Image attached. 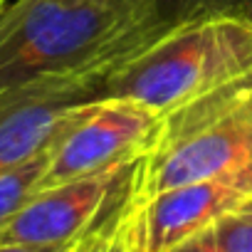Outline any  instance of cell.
<instances>
[{
    "mask_svg": "<svg viewBox=\"0 0 252 252\" xmlns=\"http://www.w3.org/2000/svg\"><path fill=\"white\" fill-rule=\"evenodd\" d=\"M144 156L89 176L37 190L23 210L0 227V245H64L77 240L141 176Z\"/></svg>",
    "mask_w": 252,
    "mask_h": 252,
    "instance_id": "obj_6",
    "label": "cell"
},
{
    "mask_svg": "<svg viewBox=\"0 0 252 252\" xmlns=\"http://www.w3.org/2000/svg\"><path fill=\"white\" fill-rule=\"evenodd\" d=\"M121 60L42 74L0 89V173L55 146L104 96L109 72Z\"/></svg>",
    "mask_w": 252,
    "mask_h": 252,
    "instance_id": "obj_4",
    "label": "cell"
},
{
    "mask_svg": "<svg viewBox=\"0 0 252 252\" xmlns=\"http://www.w3.org/2000/svg\"><path fill=\"white\" fill-rule=\"evenodd\" d=\"M168 23L158 8L79 0H8L0 8V89L121 60Z\"/></svg>",
    "mask_w": 252,
    "mask_h": 252,
    "instance_id": "obj_1",
    "label": "cell"
},
{
    "mask_svg": "<svg viewBox=\"0 0 252 252\" xmlns=\"http://www.w3.org/2000/svg\"><path fill=\"white\" fill-rule=\"evenodd\" d=\"M5 3H8V0H0V8H3V5H5Z\"/></svg>",
    "mask_w": 252,
    "mask_h": 252,
    "instance_id": "obj_15",
    "label": "cell"
},
{
    "mask_svg": "<svg viewBox=\"0 0 252 252\" xmlns=\"http://www.w3.org/2000/svg\"><path fill=\"white\" fill-rule=\"evenodd\" d=\"M220 252H252V200L225 213L215 225Z\"/></svg>",
    "mask_w": 252,
    "mask_h": 252,
    "instance_id": "obj_10",
    "label": "cell"
},
{
    "mask_svg": "<svg viewBox=\"0 0 252 252\" xmlns=\"http://www.w3.org/2000/svg\"><path fill=\"white\" fill-rule=\"evenodd\" d=\"M203 13H232L252 20V0H161V20L166 23Z\"/></svg>",
    "mask_w": 252,
    "mask_h": 252,
    "instance_id": "obj_11",
    "label": "cell"
},
{
    "mask_svg": "<svg viewBox=\"0 0 252 252\" xmlns=\"http://www.w3.org/2000/svg\"><path fill=\"white\" fill-rule=\"evenodd\" d=\"M52 151L55 146L0 173V227L10 218H15L23 210V205L40 190V183L52 161Z\"/></svg>",
    "mask_w": 252,
    "mask_h": 252,
    "instance_id": "obj_9",
    "label": "cell"
},
{
    "mask_svg": "<svg viewBox=\"0 0 252 252\" xmlns=\"http://www.w3.org/2000/svg\"><path fill=\"white\" fill-rule=\"evenodd\" d=\"M250 200H252V195H250Z\"/></svg>",
    "mask_w": 252,
    "mask_h": 252,
    "instance_id": "obj_16",
    "label": "cell"
},
{
    "mask_svg": "<svg viewBox=\"0 0 252 252\" xmlns=\"http://www.w3.org/2000/svg\"><path fill=\"white\" fill-rule=\"evenodd\" d=\"M252 166V74L163 116L141 163V198Z\"/></svg>",
    "mask_w": 252,
    "mask_h": 252,
    "instance_id": "obj_3",
    "label": "cell"
},
{
    "mask_svg": "<svg viewBox=\"0 0 252 252\" xmlns=\"http://www.w3.org/2000/svg\"><path fill=\"white\" fill-rule=\"evenodd\" d=\"M163 116L121 96H101L55 144L42 188L89 176L146 156L158 136Z\"/></svg>",
    "mask_w": 252,
    "mask_h": 252,
    "instance_id": "obj_5",
    "label": "cell"
},
{
    "mask_svg": "<svg viewBox=\"0 0 252 252\" xmlns=\"http://www.w3.org/2000/svg\"><path fill=\"white\" fill-rule=\"evenodd\" d=\"M79 3H101V5H141V8H158L161 0H79Z\"/></svg>",
    "mask_w": 252,
    "mask_h": 252,
    "instance_id": "obj_14",
    "label": "cell"
},
{
    "mask_svg": "<svg viewBox=\"0 0 252 252\" xmlns=\"http://www.w3.org/2000/svg\"><path fill=\"white\" fill-rule=\"evenodd\" d=\"M166 252H220V245H218V237H215V227H205L186 240H181L178 245L168 247Z\"/></svg>",
    "mask_w": 252,
    "mask_h": 252,
    "instance_id": "obj_12",
    "label": "cell"
},
{
    "mask_svg": "<svg viewBox=\"0 0 252 252\" xmlns=\"http://www.w3.org/2000/svg\"><path fill=\"white\" fill-rule=\"evenodd\" d=\"M250 74L252 20L232 13H203L168 23L124 57L109 72L104 96L134 99L166 116Z\"/></svg>",
    "mask_w": 252,
    "mask_h": 252,
    "instance_id": "obj_2",
    "label": "cell"
},
{
    "mask_svg": "<svg viewBox=\"0 0 252 252\" xmlns=\"http://www.w3.org/2000/svg\"><path fill=\"white\" fill-rule=\"evenodd\" d=\"M250 195L252 166L144 198L146 252H166L181 240L215 225L225 213L242 205Z\"/></svg>",
    "mask_w": 252,
    "mask_h": 252,
    "instance_id": "obj_7",
    "label": "cell"
},
{
    "mask_svg": "<svg viewBox=\"0 0 252 252\" xmlns=\"http://www.w3.org/2000/svg\"><path fill=\"white\" fill-rule=\"evenodd\" d=\"M139 188L141 176L111 200L94 225L74 240L69 252H146L144 198Z\"/></svg>",
    "mask_w": 252,
    "mask_h": 252,
    "instance_id": "obj_8",
    "label": "cell"
},
{
    "mask_svg": "<svg viewBox=\"0 0 252 252\" xmlns=\"http://www.w3.org/2000/svg\"><path fill=\"white\" fill-rule=\"evenodd\" d=\"M74 245L72 242H64V245H42V247H35V245H0V252H69Z\"/></svg>",
    "mask_w": 252,
    "mask_h": 252,
    "instance_id": "obj_13",
    "label": "cell"
}]
</instances>
